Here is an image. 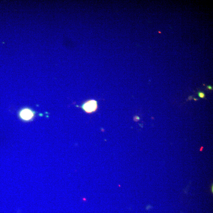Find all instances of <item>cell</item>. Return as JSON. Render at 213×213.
I'll use <instances>...</instances> for the list:
<instances>
[{
    "label": "cell",
    "mask_w": 213,
    "mask_h": 213,
    "mask_svg": "<svg viewBox=\"0 0 213 213\" xmlns=\"http://www.w3.org/2000/svg\"><path fill=\"white\" fill-rule=\"evenodd\" d=\"M98 102L94 100H89L82 104L81 107L85 112L91 113L95 112L98 109Z\"/></svg>",
    "instance_id": "obj_1"
},
{
    "label": "cell",
    "mask_w": 213,
    "mask_h": 213,
    "mask_svg": "<svg viewBox=\"0 0 213 213\" xmlns=\"http://www.w3.org/2000/svg\"><path fill=\"white\" fill-rule=\"evenodd\" d=\"M19 117L24 121H29L34 118L35 112L32 109L28 108L23 109L19 111Z\"/></svg>",
    "instance_id": "obj_2"
},
{
    "label": "cell",
    "mask_w": 213,
    "mask_h": 213,
    "mask_svg": "<svg viewBox=\"0 0 213 213\" xmlns=\"http://www.w3.org/2000/svg\"><path fill=\"white\" fill-rule=\"evenodd\" d=\"M198 94L199 96V97L200 98H205V93H203V92H199L198 93Z\"/></svg>",
    "instance_id": "obj_3"
},
{
    "label": "cell",
    "mask_w": 213,
    "mask_h": 213,
    "mask_svg": "<svg viewBox=\"0 0 213 213\" xmlns=\"http://www.w3.org/2000/svg\"><path fill=\"white\" fill-rule=\"evenodd\" d=\"M139 120L140 118L139 117H138V116H135V117H134V120L135 121H138Z\"/></svg>",
    "instance_id": "obj_4"
},
{
    "label": "cell",
    "mask_w": 213,
    "mask_h": 213,
    "mask_svg": "<svg viewBox=\"0 0 213 213\" xmlns=\"http://www.w3.org/2000/svg\"><path fill=\"white\" fill-rule=\"evenodd\" d=\"M207 88L208 89L212 90V87L211 86H208Z\"/></svg>",
    "instance_id": "obj_5"
},
{
    "label": "cell",
    "mask_w": 213,
    "mask_h": 213,
    "mask_svg": "<svg viewBox=\"0 0 213 213\" xmlns=\"http://www.w3.org/2000/svg\"><path fill=\"white\" fill-rule=\"evenodd\" d=\"M188 99L189 100H192L193 99V97H192V96H189Z\"/></svg>",
    "instance_id": "obj_6"
},
{
    "label": "cell",
    "mask_w": 213,
    "mask_h": 213,
    "mask_svg": "<svg viewBox=\"0 0 213 213\" xmlns=\"http://www.w3.org/2000/svg\"><path fill=\"white\" fill-rule=\"evenodd\" d=\"M194 100H195V101H197V100H198L197 99V98H194Z\"/></svg>",
    "instance_id": "obj_7"
}]
</instances>
